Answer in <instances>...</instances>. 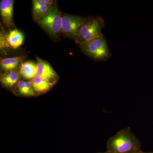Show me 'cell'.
<instances>
[{"label": "cell", "instance_id": "1", "mask_svg": "<svg viewBox=\"0 0 153 153\" xmlns=\"http://www.w3.org/2000/svg\"><path fill=\"white\" fill-rule=\"evenodd\" d=\"M140 147L139 140L129 127L118 131L107 143V151L110 153L139 152Z\"/></svg>", "mask_w": 153, "mask_h": 153}, {"label": "cell", "instance_id": "2", "mask_svg": "<svg viewBox=\"0 0 153 153\" xmlns=\"http://www.w3.org/2000/svg\"><path fill=\"white\" fill-rule=\"evenodd\" d=\"M79 46L83 53L96 61H105L111 56L106 38L103 35Z\"/></svg>", "mask_w": 153, "mask_h": 153}, {"label": "cell", "instance_id": "3", "mask_svg": "<svg viewBox=\"0 0 153 153\" xmlns=\"http://www.w3.org/2000/svg\"><path fill=\"white\" fill-rule=\"evenodd\" d=\"M37 23L53 39H58L62 34V14L55 5L51 7Z\"/></svg>", "mask_w": 153, "mask_h": 153}, {"label": "cell", "instance_id": "4", "mask_svg": "<svg viewBox=\"0 0 153 153\" xmlns=\"http://www.w3.org/2000/svg\"><path fill=\"white\" fill-rule=\"evenodd\" d=\"M104 27V20L102 17H91L82 26L75 42L80 45L103 36L102 30Z\"/></svg>", "mask_w": 153, "mask_h": 153}, {"label": "cell", "instance_id": "5", "mask_svg": "<svg viewBox=\"0 0 153 153\" xmlns=\"http://www.w3.org/2000/svg\"><path fill=\"white\" fill-rule=\"evenodd\" d=\"M90 17L62 14V33L66 38L76 41L79 31Z\"/></svg>", "mask_w": 153, "mask_h": 153}, {"label": "cell", "instance_id": "6", "mask_svg": "<svg viewBox=\"0 0 153 153\" xmlns=\"http://www.w3.org/2000/svg\"><path fill=\"white\" fill-rule=\"evenodd\" d=\"M37 76L44 78L54 85L59 78L56 71L49 63L39 57H36Z\"/></svg>", "mask_w": 153, "mask_h": 153}, {"label": "cell", "instance_id": "7", "mask_svg": "<svg viewBox=\"0 0 153 153\" xmlns=\"http://www.w3.org/2000/svg\"><path fill=\"white\" fill-rule=\"evenodd\" d=\"M13 0H1L0 2V13L4 25L8 27H14Z\"/></svg>", "mask_w": 153, "mask_h": 153}, {"label": "cell", "instance_id": "8", "mask_svg": "<svg viewBox=\"0 0 153 153\" xmlns=\"http://www.w3.org/2000/svg\"><path fill=\"white\" fill-rule=\"evenodd\" d=\"M32 3L33 20L38 22L47 14L51 7L44 2L43 0H33Z\"/></svg>", "mask_w": 153, "mask_h": 153}, {"label": "cell", "instance_id": "9", "mask_svg": "<svg viewBox=\"0 0 153 153\" xmlns=\"http://www.w3.org/2000/svg\"><path fill=\"white\" fill-rule=\"evenodd\" d=\"M19 73L21 76L27 79H32L37 76L36 63L32 61L23 62L20 65Z\"/></svg>", "mask_w": 153, "mask_h": 153}, {"label": "cell", "instance_id": "10", "mask_svg": "<svg viewBox=\"0 0 153 153\" xmlns=\"http://www.w3.org/2000/svg\"><path fill=\"white\" fill-rule=\"evenodd\" d=\"M7 39L9 47L16 49L23 44L25 37L22 32L17 29H14L7 35Z\"/></svg>", "mask_w": 153, "mask_h": 153}, {"label": "cell", "instance_id": "11", "mask_svg": "<svg viewBox=\"0 0 153 153\" xmlns=\"http://www.w3.org/2000/svg\"><path fill=\"white\" fill-rule=\"evenodd\" d=\"M23 56L1 58L0 65L1 68L4 71H10L15 70L20 63H22Z\"/></svg>", "mask_w": 153, "mask_h": 153}, {"label": "cell", "instance_id": "12", "mask_svg": "<svg viewBox=\"0 0 153 153\" xmlns=\"http://www.w3.org/2000/svg\"><path fill=\"white\" fill-rule=\"evenodd\" d=\"M30 81L33 88L37 93H46L53 86L49 81L39 76H36Z\"/></svg>", "mask_w": 153, "mask_h": 153}, {"label": "cell", "instance_id": "13", "mask_svg": "<svg viewBox=\"0 0 153 153\" xmlns=\"http://www.w3.org/2000/svg\"><path fill=\"white\" fill-rule=\"evenodd\" d=\"M19 77V72L16 70H13L3 74L1 77V82L6 87L11 88L18 83Z\"/></svg>", "mask_w": 153, "mask_h": 153}, {"label": "cell", "instance_id": "14", "mask_svg": "<svg viewBox=\"0 0 153 153\" xmlns=\"http://www.w3.org/2000/svg\"><path fill=\"white\" fill-rule=\"evenodd\" d=\"M17 88L19 94L25 96H34L37 94L33 88L31 81L20 80L17 83Z\"/></svg>", "mask_w": 153, "mask_h": 153}, {"label": "cell", "instance_id": "15", "mask_svg": "<svg viewBox=\"0 0 153 153\" xmlns=\"http://www.w3.org/2000/svg\"><path fill=\"white\" fill-rule=\"evenodd\" d=\"M43 1L50 7H51L52 6H54V1H52V0H43Z\"/></svg>", "mask_w": 153, "mask_h": 153}, {"label": "cell", "instance_id": "16", "mask_svg": "<svg viewBox=\"0 0 153 153\" xmlns=\"http://www.w3.org/2000/svg\"><path fill=\"white\" fill-rule=\"evenodd\" d=\"M140 153H153V152H142L141 151L140 152Z\"/></svg>", "mask_w": 153, "mask_h": 153}, {"label": "cell", "instance_id": "17", "mask_svg": "<svg viewBox=\"0 0 153 153\" xmlns=\"http://www.w3.org/2000/svg\"><path fill=\"white\" fill-rule=\"evenodd\" d=\"M110 153L108 152H107V151H106V152H101V153Z\"/></svg>", "mask_w": 153, "mask_h": 153}, {"label": "cell", "instance_id": "18", "mask_svg": "<svg viewBox=\"0 0 153 153\" xmlns=\"http://www.w3.org/2000/svg\"><path fill=\"white\" fill-rule=\"evenodd\" d=\"M140 152H139L135 153H140Z\"/></svg>", "mask_w": 153, "mask_h": 153}]
</instances>
